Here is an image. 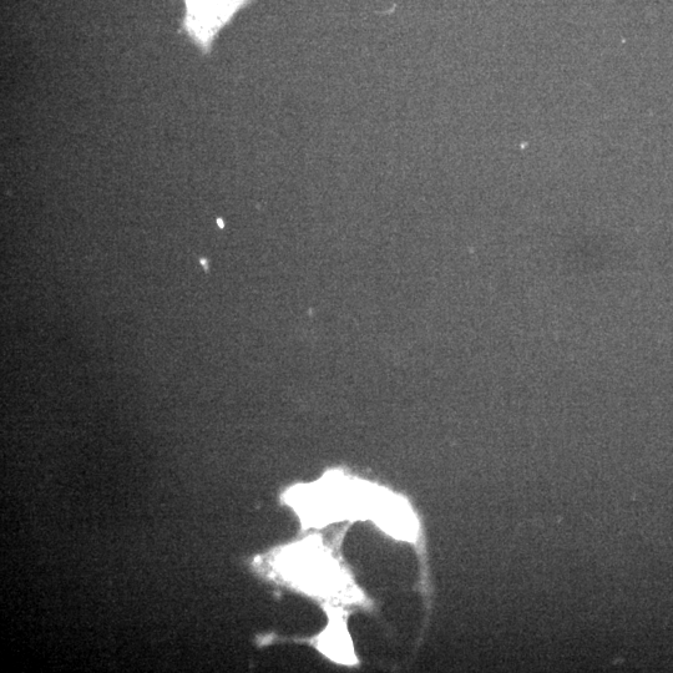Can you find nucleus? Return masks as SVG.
<instances>
[{"label":"nucleus","instance_id":"f257e3e1","mask_svg":"<svg viewBox=\"0 0 673 673\" xmlns=\"http://www.w3.org/2000/svg\"><path fill=\"white\" fill-rule=\"evenodd\" d=\"M379 490L376 485L333 472L318 483L292 488L285 500L305 528H321L335 521L371 519Z\"/></svg>","mask_w":673,"mask_h":673},{"label":"nucleus","instance_id":"f03ea898","mask_svg":"<svg viewBox=\"0 0 673 673\" xmlns=\"http://www.w3.org/2000/svg\"><path fill=\"white\" fill-rule=\"evenodd\" d=\"M276 568L283 578L308 594L339 597L351 592L346 574L316 538L283 550L277 556Z\"/></svg>","mask_w":673,"mask_h":673},{"label":"nucleus","instance_id":"7ed1b4c3","mask_svg":"<svg viewBox=\"0 0 673 673\" xmlns=\"http://www.w3.org/2000/svg\"><path fill=\"white\" fill-rule=\"evenodd\" d=\"M185 17L182 22L187 37L209 55L217 35L235 15L252 0H184Z\"/></svg>","mask_w":673,"mask_h":673},{"label":"nucleus","instance_id":"20e7f679","mask_svg":"<svg viewBox=\"0 0 673 673\" xmlns=\"http://www.w3.org/2000/svg\"><path fill=\"white\" fill-rule=\"evenodd\" d=\"M372 520L387 534L399 540L413 541L418 535V520L411 506L398 495L383 489Z\"/></svg>","mask_w":673,"mask_h":673},{"label":"nucleus","instance_id":"39448f33","mask_svg":"<svg viewBox=\"0 0 673 673\" xmlns=\"http://www.w3.org/2000/svg\"><path fill=\"white\" fill-rule=\"evenodd\" d=\"M318 649L325 654L328 659L343 665H354L357 662L354 654L351 637L348 635L347 626L344 624L343 616L338 614L331 615L330 624L318 640Z\"/></svg>","mask_w":673,"mask_h":673}]
</instances>
